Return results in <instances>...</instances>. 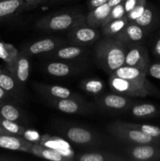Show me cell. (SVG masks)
<instances>
[{
    "label": "cell",
    "mask_w": 160,
    "mask_h": 161,
    "mask_svg": "<svg viewBox=\"0 0 160 161\" xmlns=\"http://www.w3.org/2000/svg\"><path fill=\"white\" fill-rule=\"evenodd\" d=\"M127 44L114 37H104L97 42L95 59L97 64L109 75L125 63Z\"/></svg>",
    "instance_id": "cell-1"
},
{
    "label": "cell",
    "mask_w": 160,
    "mask_h": 161,
    "mask_svg": "<svg viewBox=\"0 0 160 161\" xmlns=\"http://www.w3.org/2000/svg\"><path fill=\"white\" fill-rule=\"evenodd\" d=\"M55 126L58 133L73 144L85 147H101L109 144L103 135L86 127L62 122Z\"/></svg>",
    "instance_id": "cell-2"
},
{
    "label": "cell",
    "mask_w": 160,
    "mask_h": 161,
    "mask_svg": "<svg viewBox=\"0 0 160 161\" xmlns=\"http://www.w3.org/2000/svg\"><path fill=\"white\" fill-rule=\"evenodd\" d=\"M86 23V16L78 11H67L46 15L35 22V28L44 31H69L77 25Z\"/></svg>",
    "instance_id": "cell-3"
},
{
    "label": "cell",
    "mask_w": 160,
    "mask_h": 161,
    "mask_svg": "<svg viewBox=\"0 0 160 161\" xmlns=\"http://www.w3.org/2000/svg\"><path fill=\"white\" fill-rule=\"evenodd\" d=\"M108 84L111 91L117 94L132 97L155 96L160 98V90L155 87L150 81L147 83L132 81L110 75Z\"/></svg>",
    "instance_id": "cell-4"
},
{
    "label": "cell",
    "mask_w": 160,
    "mask_h": 161,
    "mask_svg": "<svg viewBox=\"0 0 160 161\" xmlns=\"http://www.w3.org/2000/svg\"><path fill=\"white\" fill-rule=\"evenodd\" d=\"M108 130L115 138L119 141L134 145H160V139L146 135L144 132L133 128L124 124V121L116 120L110 123Z\"/></svg>",
    "instance_id": "cell-5"
},
{
    "label": "cell",
    "mask_w": 160,
    "mask_h": 161,
    "mask_svg": "<svg viewBox=\"0 0 160 161\" xmlns=\"http://www.w3.org/2000/svg\"><path fill=\"white\" fill-rule=\"evenodd\" d=\"M100 36L99 28L89 26L86 23L77 25L69 30L67 33V39L71 44L83 47L94 43L98 40Z\"/></svg>",
    "instance_id": "cell-6"
},
{
    "label": "cell",
    "mask_w": 160,
    "mask_h": 161,
    "mask_svg": "<svg viewBox=\"0 0 160 161\" xmlns=\"http://www.w3.org/2000/svg\"><path fill=\"white\" fill-rule=\"evenodd\" d=\"M48 102L60 112L67 114L86 115L94 111L93 105L84 99H49Z\"/></svg>",
    "instance_id": "cell-7"
},
{
    "label": "cell",
    "mask_w": 160,
    "mask_h": 161,
    "mask_svg": "<svg viewBox=\"0 0 160 161\" xmlns=\"http://www.w3.org/2000/svg\"><path fill=\"white\" fill-rule=\"evenodd\" d=\"M55 61L47 62L43 65L44 70L48 75L56 77H66L81 73L87 68L82 62L65 61L54 60Z\"/></svg>",
    "instance_id": "cell-8"
},
{
    "label": "cell",
    "mask_w": 160,
    "mask_h": 161,
    "mask_svg": "<svg viewBox=\"0 0 160 161\" xmlns=\"http://www.w3.org/2000/svg\"><path fill=\"white\" fill-rule=\"evenodd\" d=\"M150 63L148 51L141 42L127 44L125 65L147 69Z\"/></svg>",
    "instance_id": "cell-9"
},
{
    "label": "cell",
    "mask_w": 160,
    "mask_h": 161,
    "mask_svg": "<svg viewBox=\"0 0 160 161\" xmlns=\"http://www.w3.org/2000/svg\"><path fill=\"white\" fill-rule=\"evenodd\" d=\"M88 55V50L83 46L63 45L56 48V50L44 54L47 58L58 61H74L80 62Z\"/></svg>",
    "instance_id": "cell-10"
},
{
    "label": "cell",
    "mask_w": 160,
    "mask_h": 161,
    "mask_svg": "<svg viewBox=\"0 0 160 161\" xmlns=\"http://www.w3.org/2000/svg\"><path fill=\"white\" fill-rule=\"evenodd\" d=\"M97 102L98 106L102 109L115 113L128 111L130 106L133 104V100H131L128 96L115 92L114 94H103L97 98Z\"/></svg>",
    "instance_id": "cell-11"
},
{
    "label": "cell",
    "mask_w": 160,
    "mask_h": 161,
    "mask_svg": "<svg viewBox=\"0 0 160 161\" xmlns=\"http://www.w3.org/2000/svg\"><path fill=\"white\" fill-rule=\"evenodd\" d=\"M126 157L136 161H160V145H134L125 149Z\"/></svg>",
    "instance_id": "cell-12"
},
{
    "label": "cell",
    "mask_w": 160,
    "mask_h": 161,
    "mask_svg": "<svg viewBox=\"0 0 160 161\" xmlns=\"http://www.w3.org/2000/svg\"><path fill=\"white\" fill-rule=\"evenodd\" d=\"M34 88L47 100L65 98L83 99L81 96L73 93L68 88L58 85H48L36 83L34 84Z\"/></svg>",
    "instance_id": "cell-13"
},
{
    "label": "cell",
    "mask_w": 160,
    "mask_h": 161,
    "mask_svg": "<svg viewBox=\"0 0 160 161\" xmlns=\"http://www.w3.org/2000/svg\"><path fill=\"white\" fill-rule=\"evenodd\" d=\"M65 44V41L63 39L57 38H46L28 44L24 48L22 49V51L24 52L28 57L45 54Z\"/></svg>",
    "instance_id": "cell-14"
},
{
    "label": "cell",
    "mask_w": 160,
    "mask_h": 161,
    "mask_svg": "<svg viewBox=\"0 0 160 161\" xmlns=\"http://www.w3.org/2000/svg\"><path fill=\"white\" fill-rule=\"evenodd\" d=\"M33 144L34 143L25 139L23 137L12 135L7 132L0 135V147L3 149L31 153Z\"/></svg>",
    "instance_id": "cell-15"
},
{
    "label": "cell",
    "mask_w": 160,
    "mask_h": 161,
    "mask_svg": "<svg viewBox=\"0 0 160 161\" xmlns=\"http://www.w3.org/2000/svg\"><path fill=\"white\" fill-rule=\"evenodd\" d=\"M148 31L136 24L129 22L126 26L115 36L116 39H119L125 43H133L140 42L145 38Z\"/></svg>",
    "instance_id": "cell-16"
},
{
    "label": "cell",
    "mask_w": 160,
    "mask_h": 161,
    "mask_svg": "<svg viewBox=\"0 0 160 161\" xmlns=\"http://www.w3.org/2000/svg\"><path fill=\"white\" fill-rule=\"evenodd\" d=\"M147 69H142L123 64L120 68L116 69L111 75L132 81L147 83L149 80H147Z\"/></svg>",
    "instance_id": "cell-17"
},
{
    "label": "cell",
    "mask_w": 160,
    "mask_h": 161,
    "mask_svg": "<svg viewBox=\"0 0 160 161\" xmlns=\"http://www.w3.org/2000/svg\"><path fill=\"white\" fill-rule=\"evenodd\" d=\"M78 161H128L130 159L126 156L112 152H91L80 153L75 157Z\"/></svg>",
    "instance_id": "cell-18"
},
{
    "label": "cell",
    "mask_w": 160,
    "mask_h": 161,
    "mask_svg": "<svg viewBox=\"0 0 160 161\" xmlns=\"http://www.w3.org/2000/svg\"><path fill=\"white\" fill-rule=\"evenodd\" d=\"M13 75L23 87L30 75V61L28 56L24 51H20Z\"/></svg>",
    "instance_id": "cell-19"
},
{
    "label": "cell",
    "mask_w": 160,
    "mask_h": 161,
    "mask_svg": "<svg viewBox=\"0 0 160 161\" xmlns=\"http://www.w3.org/2000/svg\"><path fill=\"white\" fill-rule=\"evenodd\" d=\"M111 9L112 7H111L108 3H106L92 10H89L86 16V24L94 28H100L109 15Z\"/></svg>",
    "instance_id": "cell-20"
},
{
    "label": "cell",
    "mask_w": 160,
    "mask_h": 161,
    "mask_svg": "<svg viewBox=\"0 0 160 161\" xmlns=\"http://www.w3.org/2000/svg\"><path fill=\"white\" fill-rule=\"evenodd\" d=\"M31 153L40 158L53 161H70L73 160L70 157L64 156L54 149L42 146L39 143H34L31 148Z\"/></svg>",
    "instance_id": "cell-21"
},
{
    "label": "cell",
    "mask_w": 160,
    "mask_h": 161,
    "mask_svg": "<svg viewBox=\"0 0 160 161\" xmlns=\"http://www.w3.org/2000/svg\"><path fill=\"white\" fill-rule=\"evenodd\" d=\"M19 51L13 44L0 41V59L6 63V69L13 74L19 56Z\"/></svg>",
    "instance_id": "cell-22"
},
{
    "label": "cell",
    "mask_w": 160,
    "mask_h": 161,
    "mask_svg": "<svg viewBox=\"0 0 160 161\" xmlns=\"http://www.w3.org/2000/svg\"><path fill=\"white\" fill-rule=\"evenodd\" d=\"M158 20H159V16L155 8L152 5L147 3V6L143 14L133 23L140 25L149 31L155 28V25L158 23Z\"/></svg>",
    "instance_id": "cell-23"
},
{
    "label": "cell",
    "mask_w": 160,
    "mask_h": 161,
    "mask_svg": "<svg viewBox=\"0 0 160 161\" xmlns=\"http://www.w3.org/2000/svg\"><path fill=\"white\" fill-rule=\"evenodd\" d=\"M128 111L131 116L137 119L154 118L160 113L159 108L152 103L133 104Z\"/></svg>",
    "instance_id": "cell-24"
},
{
    "label": "cell",
    "mask_w": 160,
    "mask_h": 161,
    "mask_svg": "<svg viewBox=\"0 0 160 161\" xmlns=\"http://www.w3.org/2000/svg\"><path fill=\"white\" fill-rule=\"evenodd\" d=\"M23 9V0H0V20L9 18Z\"/></svg>",
    "instance_id": "cell-25"
},
{
    "label": "cell",
    "mask_w": 160,
    "mask_h": 161,
    "mask_svg": "<svg viewBox=\"0 0 160 161\" xmlns=\"http://www.w3.org/2000/svg\"><path fill=\"white\" fill-rule=\"evenodd\" d=\"M0 86L7 93L18 94L20 89L22 88L12 73L6 69L2 72L0 75Z\"/></svg>",
    "instance_id": "cell-26"
},
{
    "label": "cell",
    "mask_w": 160,
    "mask_h": 161,
    "mask_svg": "<svg viewBox=\"0 0 160 161\" xmlns=\"http://www.w3.org/2000/svg\"><path fill=\"white\" fill-rule=\"evenodd\" d=\"M129 23L126 16L116 20H111L101 27V31L104 37H115Z\"/></svg>",
    "instance_id": "cell-27"
},
{
    "label": "cell",
    "mask_w": 160,
    "mask_h": 161,
    "mask_svg": "<svg viewBox=\"0 0 160 161\" xmlns=\"http://www.w3.org/2000/svg\"><path fill=\"white\" fill-rule=\"evenodd\" d=\"M0 117L17 123L24 119L22 112L17 106L9 103L0 104Z\"/></svg>",
    "instance_id": "cell-28"
},
{
    "label": "cell",
    "mask_w": 160,
    "mask_h": 161,
    "mask_svg": "<svg viewBox=\"0 0 160 161\" xmlns=\"http://www.w3.org/2000/svg\"><path fill=\"white\" fill-rule=\"evenodd\" d=\"M80 86L83 91L92 95H99L103 93L104 90V83L100 79L90 78L83 80Z\"/></svg>",
    "instance_id": "cell-29"
},
{
    "label": "cell",
    "mask_w": 160,
    "mask_h": 161,
    "mask_svg": "<svg viewBox=\"0 0 160 161\" xmlns=\"http://www.w3.org/2000/svg\"><path fill=\"white\" fill-rule=\"evenodd\" d=\"M0 125L7 133L18 135L20 137H23L25 131L27 130L26 127L20 125L17 122L8 120V119H3L2 117H0Z\"/></svg>",
    "instance_id": "cell-30"
},
{
    "label": "cell",
    "mask_w": 160,
    "mask_h": 161,
    "mask_svg": "<svg viewBox=\"0 0 160 161\" xmlns=\"http://www.w3.org/2000/svg\"><path fill=\"white\" fill-rule=\"evenodd\" d=\"M124 124H126L127 126L130 127L137 129V130L144 132V134L149 135V136L160 139V127L155 125H150V124H139L128 122H124Z\"/></svg>",
    "instance_id": "cell-31"
},
{
    "label": "cell",
    "mask_w": 160,
    "mask_h": 161,
    "mask_svg": "<svg viewBox=\"0 0 160 161\" xmlns=\"http://www.w3.org/2000/svg\"><path fill=\"white\" fill-rule=\"evenodd\" d=\"M125 14H126V12H125V6H124V3L122 2V3H120L119 4L113 6L111 12H110L109 15L107 17L106 20H104V22L103 25H101V27L104 26V25H106V24L109 23L111 20L122 18L124 16H125ZM101 27H100V28H101Z\"/></svg>",
    "instance_id": "cell-32"
},
{
    "label": "cell",
    "mask_w": 160,
    "mask_h": 161,
    "mask_svg": "<svg viewBox=\"0 0 160 161\" xmlns=\"http://www.w3.org/2000/svg\"><path fill=\"white\" fill-rule=\"evenodd\" d=\"M147 0H140L139 3L133 9L125 14L129 22H134L143 14L147 6Z\"/></svg>",
    "instance_id": "cell-33"
},
{
    "label": "cell",
    "mask_w": 160,
    "mask_h": 161,
    "mask_svg": "<svg viewBox=\"0 0 160 161\" xmlns=\"http://www.w3.org/2000/svg\"><path fill=\"white\" fill-rule=\"evenodd\" d=\"M147 75H150L152 78L160 80V61L150 63L147 69Z\"/></svg>",
    "instance_id": "cell-34"
},
{
    "label": "cell",
    "mask_w": 160,
    "mask_h": 161,
    "mask_svg": "<svg viewBox=\"0 0 160 161\" xmlns=\"http://www.w3.org/2000/svg\"><path fill=\"white\" fill-rule=\"evenodd\" d=\"M49 0H23L24 2V9L23 11L24 10H30L34 8L37 7L39 5L42 3H47Z\"/></svg>",
    "instance_id": "cell-35"
},
{
    "label": "cell",
    "mask_w": 160,
    "mask_h": 161,
    "mask_svg": "<svg viewBox=\"0 0 160 161\" xmlns=\"http://www.w3.org/2000/svg\"><path fill=\"white\" fill-rule=\"evenodd\" d=\"M152 53L157 60L160 61V35H158L154 41L152 46Z\"/></svg>",
    "instance_id": "cell-36"
},
{
    "label": "cell",
    "mask_w": 160,
    "mask_h": 161,
    "mask_svg": "<svg viewBox=\"0 0 160 161\" xmlns=\"http://www.w3.org/2000/svg\"><path fill=\"white\" fill-rule=\"evenodd\" d=\"M108 0H89L87 3V7L89 10H92V9L98 7L99 6H101V5L108 3Z\"/></svg>",
    "instance_id": "cell-37"
},
{
    "label": "cell",
    "mask_w": 160,
    "mask_h": 161,
    "mask_svg": "<svg viewBox=\"0 0 160 161\" xmlns=\"http://www.w3.org/2000/svg\"><path fill=\"white\" fill-rule=\"evenodd\" d=\"M139 1L140 0H125V1H124V6H125L126 14L130 12V10H132L136 6V4L139 3Z\"/></svg>",
    "instance_id": "cell-38"
},
{
    "label": "cell",
    "mask_w": 160,
    "mask_h": 161,
    "mask_svg": "<svg viewBox=\"0 0 160 161\" xmlns=\"http://www.w3.org/2000/svg\"><path fill=\"white\" fill-rule=\"evenodd\" d=\"M6 95H7V92H6V91H4V90L0 86V104H1V102L6 98Z\"/></svg>",
    "instance_id": "cell-39"
},
{
    "label": "cell",
    "mask_w": 160,
    "mask_h": 161,
    "mask_svg": "<svg viewBox=\"0 0 160 161\" xmlns=\"http://www.w3.org/2000/svg\"><path fill=\"white\" fill-rule=\"evenodd\" d=\"M122 0H108V3L111 7H113V6H116V5L119 4L120 3H122Z\"/></svg>",
    "instance_id": "cell-40"
},
{
    "label": "cell",
    "mask_w": 160,
    "mask_h": 161,
    "mask_svg": "<svg viewBox=\"0 0 160 161\" xmlns=\"http://www.w3.org/2000/svg\"><path fill=\"white\" fill-rule=\"evenodd\" d=\"M67 1H69V0H49L47 3H49V4H56V3H64V2Z\"/></svg>",
    "instance_id": "cell-41"
},
{
    "label": "cell",
    "mask_w": 160,
    "mask_h": 161,
    "mask_svg": "<svg viewBox=\"0 0 160 161\" xmlns=\"http://www.w3.org/2000/svg\"><path fill=\"white\" fill-rule=\"evenodd\" d=\"M4 133H6V132L5 131L4 129H3V127H1V125H0V135H2V134H4Z\"/></svg>",
    "instance_id": "cell-42"
},
{
    "label": "cell",
    "mask_w": 160,
    "mask_h": 161,
    "mask_svg": "<svg viewBox=\"0 0 160 161\" xmlns=\"http://www.w3.org/2000/svg\"><path fill=\"white\" fill-rule=\"evenodd\" d=\"M2 72H3V69H1V67H0V75H1Z\"/></svg>",
    "instance_id": "cell-43"
},
{
    "label": "cell",
    "mask_w": 160,
    "mask_h": 161,
    "mask_svg": "<svg viewBox=\"0 0 160 161\" xmlns=\"http://www.w3.org/2000/svg\"><path fill=\"white\" fill-rule=\"evenodd\" d=\"M124 1H125V0H122V2H124Z\"/></svg>",
    "instance_id": "cell-44"
}]
</instances>
